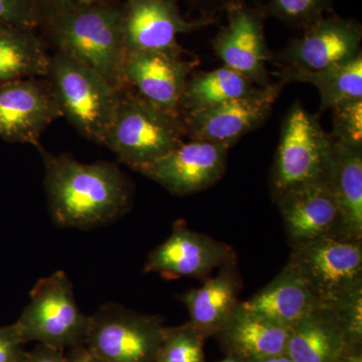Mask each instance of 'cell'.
Returning a JSON list of instances; mask_svg holds the SVG:
<instances>
[{"label": "cell", "mask_w": 362, "mask_h": 362, "mask_svg": "<svg viewBox=\"0 0 362 362\" xmlns=\"http://www.w3.org/2000/svg\"><path fill=\"white\" fill-rule=\"evenodd\" d=\"M45 164V187L52 220L65 228H93L129 209L131 185L116 164L82 163L37 147Z\"/></svg>", "instance_id": "obj_1"}, {"label": "cell", "mask_w": 362, "mask_h": 362, "mask_svg": "<svg viewBox=\"0 0 362 362\" xmlns=\"http://www.w3.org/2000/svg\"><path fill=\"white\" fill-rule=\"evenodd\" d=\"M37 30L54 52L77 59L123 92L126 49L120 0L94 2L40 21Z\"/></svg>", "instance_id": "obj_2"}, {"label": "cell", "mask_w": 362, "mask_h": 362, "mask_svg": "<svg viewBox=\"0 0 362 362\" xmlns=\"http://www.w3.org/2000/svg\"><path fill=\"white\" fill-rule=\"evenodd\" d=\"M183 136L180 114L164 110L128 88L121 93L103 145L139 173L176 148Z\"/></svg>", "instance_id": "obj_3"}, {"label": "cell", "mask_w": 362, "mask_h": 362, "mask_svg": "<svg viewBox=\"0 0 362 362\" xmlns=\"http://www.w3.org/2000/svg\"><path fill=\"white\" fill-rule=\"evenodd\" d=\"M45 78L63 117L83 137L103 145L122 92L77 59L58 52L51 56Z\"/></svg>", "instance_id": "obj_4"}, {"label": "cell", "mask_w": 362, "mask_h": 362, "mask_svg": "<svg viewBox=\"0 0 362 362\" xmlns=\"http://www.w3.org/2000/svg\"><path fill=\"white\" fill-rule=\"evenodd\" d=\"M89 318L78 308L68 275L57 271L37 281L14 325L25 343L65 350L85 344Z\"/></svg>", "instance_id": "obj_5"}, {"label": "cell", "mask_w": 362, "mask_h": 362, "mask_svg": "<svg viewBox=\"0 0 362 362\" xmlns=\"http://www.w3.org/2000/svg\"><path fill=\"white\" fill-rule=\"evenodd\" d=\"M166 328L161 317L109 303L90 316L85 345L105 362H156Z\"/></svg>", "instance_id": "obj_6"}, {"label": "cell", "mask_w": 362, "mask_h": 362, "mask_svg": "<svg viewBox=\"0 0 362 362\" xmlns=\"http://www.w3.org/2000/svg\"><path fill=\"white\" fill-rule=\"evenodd\" d=\"M331 140L316 115L296 102L283 122L271 173L274 199L286 190L325 175Z\"/></svg>", "instance_id": "obj_7"}, {"label": "cell", "mask_w": 362, "mask_h": 362, "mask_svg": "<svg viewBox=\"0 0 362 362\" xmlns=\"http://www.w3.org/2000/svg\"><path fill=\"white\" fill-rule=\"evenodd\" d=\"M288 265L304 279L320 305L332 306L362 286V240L325 237L294 247Z\"/></svg>", "instance_id": "obj_8"}, {"label": "cell", "mask_w": 362, "mask_h": 362, "mask_svg": "<svg viewBox=\"0 0 362 362\" xmlns=\"http://www.w3.org/2000/svg\"><path fill=\"white\" fill-rule=\"evenodd\" d=\"M362 26L358 21L327 14L304 30L271 59L280 71H316L341 65L361 52Z\"/></svg>", "instance_id": "obj_9"}, {"label": "cell", "mask_w": 362, "mask_h": 362, "mask_svg": "<svg viewBox=\"0 0 362 362\" xmlns=\"http://www.w3.org/2000/svg\"><path fill=\"white\" fill-rule=\"evenodd\" d=\"M285 85L282 81L272 83L247 96L180 115L183 133L189 139L233 146L265 122Z\"/></svg>", "instance_id": "obj_10"}, {"label": "cell", "mask_w": 362, "mask_h": 362, "mask_svg": "<svg viewBox=\"0 0 362 362\" xmlns=\"http://www.w3.org/2000/svg\"><path fill=\"white\" fill-rule=\"evenodd\" d=\"M63 117L47 78H28L0 85V138L40 146V137Z\"/></svg>", "instance_id": "obj_11"}, {"label": "cell", "mask_w": 362, "mask_h": 362, "mask_svg": "<svg viewBox=\"0 0 362 362\" xmlns=\"http://www.w3.org/2000/svg\"><path fill=\"white\" fill-rule=\"evenodd\" d=\"M238 262L230 245L197 233L185 221H176L170 235L150 252L144 273H156L168 280L197 278L206 281L216 269Z\"/></svg>", "instance_id": "obj_12"}, {"label": "cell", "mask_w": 362, "mask_h": 362, "mask_svg": "<svg viewBox=\"0 0 362 362\" xmlns=\"http://www.w3.org/2000/svg\"><path fill=\"white\" fill-rule=\"evenodd\" d=\"M228 25L213 40L214 54L223 63L258 87L272 84L266 63L272 54L265 37L266 13L262 6L246 2L226 8Z\"/></svg>", "instance_id": "obj_13"}, {"label": "cell", "mask_w": 362, "mask_h": 362, "mask_svg": "<svg viewBox=\"0 0 362 362\" xmlns=\"http://www.w3.org/2000/svg\"><path fill=\"white\" fill-rule=\"evenodd\" d=\"M122 28L127 52L173 51L178 35L202 30L214 18L187 20L176 0H122Z\"/></svg>", "instance_id": "obj_14"}, {"label": "cell", "mask_w": 362, "mask_h": 362, "mask_svg": "<svg viewBox=\"0 0 362 362\" xmlns=\"http://www.w3.org/2000/svg\"><path fill=\"white\" fill-rule=\"evenodd\" d=\"M228 149L230 147L218 143L190 139L139 173L170 194H197L221 180L226 173Z\"/></svg>", "instance_id": "obj_15"}, {"label": "cell", "mask_w": 362, "mask_h": 362, "mask_svg": "<svg viewBox=\"0 0 362 362\" xmlns=\"http://www.w3.org/2000/svg\"><path fill=\"white\" fill-rule=\"evenodd\" d=\"M275 201L292 249L322 238L339 237V211L325 175L286 190Z\"/></svg>", "instance_id": "obj_16"}, {"label": "cell", "mask_w": 362, "mask_h": 362, "mask_svg": "<svg viewBox=\"0 0 362 362\" xmlns=\"http://www.w3.org/2000/svg\"><path fill=\"white\" fill-rule=\"evenodd\" d=\"M197 62L173 51L127 52L124 77L140 96L171 113L180 114L181 96Z\"/></svg>", "instance_id": "obj_17"}, {"label": "cell", "mask_w": 362, "mask_h": 362, "mask_svg": "<svg viewBox=\"0 0 362 362\" xmlns=\"http://www.w3.org/2000/svg\"><path fill=\"white\" fill-rule=\"evenodd\" d=\"M290 330L240 302L216 337L226 356L250 362L285 354Z\"/></svg>", "instance_id": "obj_18"}, {"label": "cell", "mask_w": 362, "mask_h": 362, "mask_svg": "<svg viewBox=\"0 0 362 362\" xmlns=\"http://www.w3.org/2000/svg\"><path fill=\"white\" fill-rule=\"evenodd\" d=\"M242 278L238 262L218 269L201 287L181 296L187 306L189 322L204 339L216 337L240 304Z\"/></svg>", "instance_id": "obj_19"}, {"label": "cell", "mask_w": 362, "mask_h": 362, "mask_svg": "<svg viewBox=\"0 0 362 362\" xmlns=\"http://www.w3.org/2000/svg\"><path fill=\"white\" fill-rule=\"evenodd\" d=\"M330 140L325 177L339 211V237L362 240V148Z\"/></svg>", "instance_id": "obj_20"}, {"label": "cell", "mask_w": 362, "mask_h": 362, "mask_svg": "<svg viewBox=\"0 0 362 362\" xmlns=\"http://www.w3.org/2000/svg\"><path fill=\"white\" fill-rule=\"evenodd\" d=\"M350 343L332 307H317L290 330L285 354L293 362H338Z\"/></svg>", "instance_id": "obj_21"}, {"label": "cell", "mask_w": 362, "mask_h": 362, "mask_svg": "<svg viewBox=\"0 0 362 362\" xmlns=\"http://www.w3.org/2000/svg\"><path fill=\"white\" fill-rule=\"evenodd\" d=\"M243 304L289 329L321 306L304 279L288 264L269 284Z\"/></svg>", "instance_id": "obj_22"}, {"label": "cell", "mask_w": 362, "mask_h": 362, "mask_svg": "<svg viewBox=\"0 0 362 362\" xmlns=\"http://www.w3.org/2000/svg\"><path fill=\"white\" fill-rule=\"evenodd\" d=\"M51 54L37 28L0 21V85L45 78Z\"/></svg>", "instance_id": "obj_23"}, {"label": "cell", "mask_w": 362, "mask_h": 362, "mask_svg": "<svg viewBox=\"0 0 362 362\" xmlns=\"http://www.w3.org/2000/svg\"><path fill=\"white\" fill-rule=\"evenodd\" d=\"M237 71L221 66L201 71L188 78L180 103V115L211 108L230 100L247 96L259 89Z\"/></svg>", "instance_id": "obj_24"}, {"label": "cell", "mask_w": 362, "mask_h": 362, "mask_svg": "<svg viewBox=\"0 0 362 362\" xmlns=\"http://www.w3.org/2000/svg\"><path fill=\"white\" fill-rule=\"evenodd\" d=\"M280 81L314 86L320 94V113L338 105L362 99V54L341 65L316 71H279Z\"/></svg>", "instance_id": "obj_25"}, {"label": "cell", "mask_w": 362, "mask_h": 362, "mask_svg": "<svg viewBox=\"0 0 362 362\" xmlns=\"http://www.w3.org/2000/svg\"><path fill=\"white\" fill-rule=\"evenodd\" d=\"M204 341L189 322L168 327L156 362H206Z\"/></svg>", "instance_id": "obj_26"}, {"label": "cell", "mask_w": 362, "mask_h": 362, "mask_svg": "<svg viewBox=\"0 0 362 362\" xmlns=\"http://www.w3.org/2000/svg\"><path fill=\"white\" fill-rule=\"evenodd\" d=\"M332 4L333 0H268L262 7L267 16L304 30L329 14Z\"/></svg>", "instance_id": "obj_27"}, {"label": "cell", "mask_w": 362, "mask_h": 362, "mask_svg": "<svg viewBox=\"0 0 362 362\" xmlns=\"http://www.w3.org/2000/svg\"><path fill=\"white\" fill-rule=\"evenodd\" d=\"M331 110V139L362 148V99L345 102Z\"/></svg>", "instance_id": "obj_28"}, {"label": "cell", "mask_w": 362, "mask_h": 362, "mask_svg": "<svg viewBox=\"0 0 362 362\" xmlns=\"http://www.w3.org/2000/svg\"><path fill=\"white\" fill-rule=\"evenodd\" d=\"M352 344L362 345V286L332 305Z\"/></svg>", "instance_id": "obj_29"}, {"label": "cell", "mask_w": 362, "mask_h": 362, "mask_svg": "<svg viewBox=\"0 0 362 362\" xmlns=\"http://www.w3.org/2000/svg\"><path fill=\"white\" fill-rule=\"evenodd\" d=\"M0 21L26 28H39V20L30 0H0Z\"/></svg>", "instance_id": "obj_30"}, {"label": "cell", "mask_w": 362, "mask_h": 362, "mask_svg": "<svg viewBox=\"0 0 362 362\" xmlns=\"http://www.w3.org/2000/svg\"><path fill=\"white\" fill-rule=\"evenodd\" d=\"M25 344L14 323L0 326V362L25 361Z\"/></svg>", "instance_id": "obj_31"}, {"label": "cell", "mask_w": 362, "mask_h": 362, "mask_svg": "<svg viewBox=\"0 0 362 362\" xmlns=\"http://www.w3.org/2000/svg\"><path fill=\"white\" fill-rule=\"evenodd\" d=\"M33 9L37 14L39 25L40 21L54 16L70 11L84 4H94V2L107 1V0H30Z\"/></svg>", "instance_id": "obj_32"}, {"label": "cell", "mask_w": 362, "mask_h": 362, "mask_svg": "<svg viewBox=\"0 0 362 362\" xmlns=\"http://www.w3.org/2000/svg\"><path fill=\"white\" fill-rule=\"evenodd\" d=\"M23 362H70L65 350L54 349L37 343L30 351H26Z\"/></svg>", "instance_id": "obj_33"}, {"label": "cell", "mask_w": 362, "mask_h": 362, "mask_svg": "<svg viewBox=\"0 0 362 362\" xmlns=\"http://www.w3.org/2000/svg\"><path fill=\"white\" fill-rule=\"evenodd\" d=\"M69 349L70 350L66 356L70 362H105L92 354L85 344L78 345Z\"/></svg>", "instance_id": "obj_34"}, {"label": "cell", "mask_w": 362, "mask_h": 362, "mask_svg": "<svg viewBox=\"0 0 362 362\" xmlns=\"http://www.w3.org/2000/svg\"><path fill=\"white\" fill-rule=\"evenodd\" d=\"M338 362H362V345H349Z\"/></svg>", "instance_id": "obj_35"}, {"label": "cell", "mask_w": 362, "mask_h": 362, "mask_svg": "<svg viewBox=\"0 0 362 362\" xmlns=\"http://www.w3.org/2000/svg\"><path fill=\"white\" fill-rule=\"evenodd\" d=\"M194 1L199 2V4H209V6H221V7H230L233 4H243L245 0H194Z\"/></svg>", "instance_id": "obj_36"}, {"label": "cell", "mask_w": 362, "mask_h": 362, "mask_svg": "<svg viewBox=\"0 0 362 362\" xmlns=\"http://www.w3.org/2000/svg\"><path fill=\"white\" fill-rule=\"evenodd\" d=\"M250 362H293L286 354L283 356L269 357V358L259 359V361H250Z\"/></svg>", "instance_id": "obj_37"}, {"label": "cell", "mask_w": 362, "mask_h": 362, "mask_svg": "<svg viewBox=\"0 0 362 362\" xmlns=\"http://www.w3.org/2000/svg\"><path fill=\"white\" fill-rule=\"evenodd\" d=\"M220 362H246L243 361V359L239 358V357H235L233 356H226L225 359Z\"/></svg>", "instance_id": "obj_38"}]
</instances>
